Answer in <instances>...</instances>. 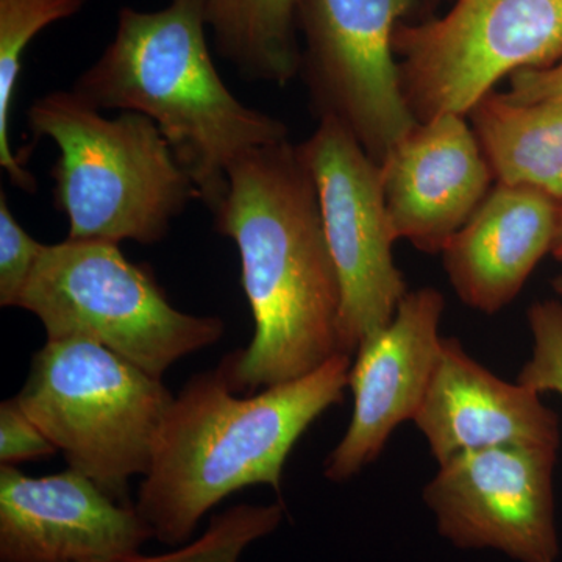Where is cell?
<instances>
[{
	"label": "cell",
	"instance_id": "4",
	"mask_svg": "<svg viewBox=\"0 0 562 562\" xmlns=\"http://www.w3.org/2000/svg\"><path fill=\"white\" fill-rule=\"evenodd\" d=\"M35 138L60 150L54 202L69 222V239L160 243L198 198L160 128L144 114L105 117L70 91L36 99L27 111Z\"/></svg>",
	"mask_w": 562,
	"mask_h": 562
},
{
	"label": "cell",
	"instance_id": "3",
	"mask_svg": "<svg viewBox=\"0 0 562 562\" xmlns=\"http://www.w3.org/2000/svg\"><path fill=\"white\" fill-rule=\"evenodd\" d=\"M206 29L203 0H171L157 11L125 7L114 38L72 91L98 110L154 121L199 201L214 213L227 194L232 166L250 150L286 140L288 128L228 90L211 58Z\"/></svg>",
	"mask_w": 562,
	"mask_h": 562
},
{
	"label": "cell",
	"instance_id": "8",
	"mask_svg": "<svg viewBox=\"0 0 562 562\" xmlns=\"http://www.w3.org/2000/svg\"><path fill=\"white\" fill-rule=\"evenodd\" d=\"M299 149L316 187L341 283L339 351L351 357L390 325L408 294L392 255L397 238L384 202L382 171L357 136L333 116H322Z\"/></svg>",
	"mask_w": 562,
	"mask_h": 562
},
{
	"label": "cell",
	"instance_id": "24",
	"mask_svg": "<svg viewBox=\"0 0 562 562\" xmlns=\"http://www.w3.org/2000/svg\"><path fill=\"white\" fill-rule=\"evenodd\" d=\"M552 254L557 260L562 262V209L560 214V224H558L557 236H554Z\"/></svg>",
	"mask_w": 562,
	"mask_h": 562
},
{
	"label": "cell",
	"instance_id": "21",
	"mask_svg": "<svg viewBox=\"0 0 562 562\" xmlns=\"http://www.w3.org/2000/svg\"><path fill=\"white\" fill-rule=\"evenodd\" d=\"M46 249L32 238L11 213L5 191L0 192V305L16 308L36 262Z\"/></svg>",
	"mask_w": 562,
	"mask_h": 562
},
{
	"label": "cell",
	"instance_id": "14",
	"mask_svg": "<svg viewBox=\"0 0 562 562\" xmlns=\"http://www.w3.org/2000/svg\"><path fill=\"white\" fill-rule=\"evenodd\" d=\"M413 422L438 464L490 447L561 446L560 417L543 405L541 394L498 379L457 338H443L438 366Z\"/></svg>",
	"mask_w": 562,
	"mask_h": 562
},
{
	"label": "cell",
	"instance_id": "20",
	"mask_svg": "<svg viewBox=\"0 0 562 562\" xmlns=\"http://www.w3.org/2000/svg\"><path fill=\"white\" fill-rule=\"evenodd\" d=\"M532 336L531 358L517 382L542 392H554L562 398V302H536L528 310Z\"/></svg>",
	"mask_w": 562,
	"mask_h": 562
},
{
	"label": "cell",
	"instance_id": "7",
	"mask_svg": "<svg viewBox=\"0 0 562 562\" xmlns=\"http://www.w3.org/2000/svg\"><path fill=\"white\" fill-rule=\"evenodd\" d=\"M394 50L417 121L465 116L503 77L562 58V0H458L441 20L397 27Z\"/></svg>",
	"mask_w": 562,
	"mask_h": 562
},
{
	"label": "cell",
	"instance_id": "6",
	"mask_svg": "<svg viewBox=\"0 0 562 562\" xmlns=\"http://www.w3.org/2000/svg\"><path fill=\"white\" fill-rule=\"evenodd\" d=\"M16 308L38 317L47 341L99 344L157 379L225 330L220 317L177 310L147 266L99 239L46 244Z\"/></svg>",
	"mask_w": 562,
	"mask_h": 562
},
{
	"label": "cell",
	"instance_id": "10",
	"mask_svg": "<svg viewBox=\"0 0 562 562\" xmlns=\"http://www.w3.org/2000/svg\"><path fill=\"white\" fill-rule=\"evenodd\" d=\"M558 450L498 446L439 464L424 490L439 535L461 550H495L517 562H558Z\"/></svg>",
	"mask_w": 562,
	"mask_h": 562
},
{
	"label": "cell",
	"instance_id": "18",
	"mask_svg": "<svg viewBox=\"0 0 562 562\" xmlns=\"http://www.w3.org/2000/svg\"><path fill=\"white\" fill-rule=\"evenodd\" d=\"M87 0H0V166L11 183L35 192L36 180L22 166L10 139L11 105L20 81L22 57L36 35L68 20Z\"/></svg>",
	"mask_w": 562,
	"mask_h": 562
},
{
	"label": "cell",
	"instance_id": "16",
	"mask_svg": "<svg viewBox=\"0 0 562 562\" xmlns=\"http://www.w3.org/2000/svg\"><path fill=\"white\" fill-rule=\"evenodd\" d=\"M469 114L498 183L536 188L562 202V102L516 103L492 91Z\"/></svg>",
	"mask_w": 562,
	"mask_h": 562
},
{
	"label": "cell",
	"instance_id": "13",
	"mask_svg": "<svg viewBox=\"0 0 562 562\" xmlns=\"http://www.w3.org/2000/svg\"><path fill=\"white\" fill-rule=\"evenodd\" d=\"M395 238L442 254L490 194L494 173L460 114L419 122L380 162Z\"/></svg>",
	"mask_w": 562,
	"mask_h": 562
},
{
	"label": "cell",
	"instance_id": "11",
	"mask_svg": "<svg viewBox=\"0 0 562 562\" xmlns=\"http://www.w3.org/2000/svg\"><path fill=\"white\" fill-rule=\"evenodd\" d=\"M443 308L435 288L408 292L390 325L358 347L349 373V428L325 461L331 482L358 475L382 454L395 428L416 417L441 355Z\"/></svg>",
	"mask_w": 562,
	"mask_h": 562
},
{
	"label": "cell",
	"instance_id": "17",
	"mask_svg": "<svg viewBox=\"0 0 562 562\" xmlns=\"http://www.w3.org/2000/svg\"><path fill=\"white\" fill-rule=\"evenodd\" d=\"M216 49L244 79L290 83L302 68L301 0H203Z\"/></svg>",
	"mask_w": 562,
	"mask_h": 562
},
{
	"label": "cell",
	"instance_id": "22",
	"mask_svg": "<svg viewBox=\"0 0 562 562\" xmlns=\"http://www.w3.org/2000/svg\"><path fill=\"white\" fill-rule=\"evenodd\" d=\"M57 452V447L27 416L16 397L0 403V465L16 468L21 462Z\"/></svg>",
	"mask_w": 562,
	"mask_h": 562
},
{
	"label": "cell",
	"instance_id": "5",
	"mask_svg": "<svg viewBox=\"0 0 562 562\" xmlns=\"http://www.w3.org/2000/svg\"><path fill=\"white\" fill-rule=\"evenodd\" d=\"M24 412L69 469L114 501L149 472L173 395L161 379L90 341H46L32 357L20 394Z\"/></svg>",
	"mask_w": 562,
	"mask_h": 562
},
{
	"label": "cell",
	"instance_id": "15",
	"mask_svg": "<svg viewBox=\"0 0 562 562\" xmlns=\"http://www.w3.org/2000/svg\"><path fill=\"white\" fill-rule=\"evenodd\" d=\"M561 209V201L536 188L497 183L442 250L461 302L483 314L508 306L552 251Z\"/></svg>",
	"mask_w": 562,
	"mask_h": 562
},
{
	"label": "cell",
	"instance_id": "2",
	"mask_svg": "<svg viewBox=\"0 0 562 562\" xmlns=\"http://www.w3.org/2000/svg\"><path fill=\"white\" fill-rule=\"evenodd\" d=\"M351 357L338 353L292 382L239 395L222 364L191 376L162 425L136 509L166 546L190 542L228 495L266 484L281 490L303 432L349 387Z\"/></svg>",
	"mask_w": 562,
	"mask_h": 562
},
{
	"label": "cell",
	"instance_id": "1",
	"mask_svg": "<svg viewBox=\"0 0 562 562\" xmlns=\"http://www.w3.org/2000/svg\"><path fill=\"white\" fill-rule=\"evenodd\" d=\"M213 217L238 247L255 325L249 346L221 361L233 390L292 382L341 353V283L299 146L281 140L239 158Z\"/></svg>",
	"mask_w": 562,
	"mask_h": 562
},
{
	"label": "cell",
	"instance_id": "12",
	"mask_svg": "<svg viewBox=\"0 0 562 562\" xmlns=\"http://www.w3.org/2000/svg\"><path fill=\"white\" fill-rule=\"evenodd\" d=\"M154 538L135 505L72 471L27 476L0 465V562H101Z\"/></svg>",
	"mask_w": 562,
	"mask_h": 562
},
{
	"label": "cell",
	"instance_id": "25",
	"mask_svg": "<svg viewBox=\"0 0 562 562\" xmlns=\"http://www.w3.org/2000/svg\"><path fill=\"white\" fill-rule=\"evenodd\" d=\"M553 290L562 299V276L553 280Z\"/></svg>",
	"mask_w": 562,
	"mask_h": 562
},
{
	"label": "cell",
	"instance_id": "19",
	"mask_svg": "<svg viewBox=\"0 0 562 562\" xmlns=\"http://www.w3.org/2000/svg\"><path fill=\"white\" fill-rule=\"evenodd\" d=\"M284 519L280 503L272 505L232 506L224 513L214 514L209 527L199 538L169 552L143 554L140 552L101 562H241L250 546L268 538Z\"/></svg>",
	"mask_w": 562,
	"mask_h": 562
},
{
	"label": "cell",
	"instance_id": "23",
	"mask_svg": "<svg viewBox=\"0 0 562 562\" xmlns=\"http://www.w3.org/2000/svg\"><path fill=\"white\" fill-rule=\"evenodd\" d=\"M505 94L516 103L562 102V61L513 74L512 88Z\"/></svg>",
	"mask_w": 562,
	"mask_h": 562
},
{
	"label": "cell",
	"instance_id": "9",
	"mask_svg": "<svg viewBox=\"0 0 562 562\" xmlns=\"http://www.w3.org/2000/svg\"><path fill=\"white\" fill-rule=\"evenodd\" d=\"M414 0H301L306 70L322 116H333L382 162L419 124L395 63L397 21Z\"/></svg>",
	"mask_w": 562,
	"mask_h": 562
}]
</instances>
